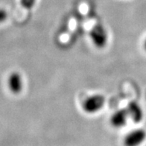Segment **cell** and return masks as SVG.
I'll return each instance as SVG.
<instances>
[{
  "label": "cell",
  "instance_id": "3957f363",
  "mask_svg": "<svg viewBox=\"0 0 146 146\" xmlns=\"http://www.w3.org/2000/svg\"><path fill=\"white\" fill-rule=\"evenodd\" d=\"M90 37L93 44L99 48L106 46L108 42V34L102 25H97L90 31Z\"/></svg>",
  "mask_w": 146,
  "mask_h": 146
},
{
  "label": "cell",
  "instance_id": "8992f818",
  "mask_svg": "<svg viewBox=\"0 0 146 146\" xmlns=\"http://www.w3.org/2000/svg\"><path fill=\"white\" fill-rule=\"evenodd\" d=\"M129 117L131 118L135 123H139L143 119V111L139 104L136 102H130L127 106Z\"/></svg>",
  "mask_w": 146,
  "mask_h": 146
},
{
  "label": "cell",
  "instance_id": "5b68a950",
  "mask_svg": "<svg viewBox=\"0 0 146 146\" xmlns=\"http://www.w3.org/2000/svg\"><path fill=\"white\" fill-rule=\"evenodd\" d=\"M128 117L129 115L126 108L118 110L110 117V124L113 127L121 128L126 125Z\"/></svg>",
  "mask_w": 146,
  "mask_h": 146
},
{
  "label": "cell",
  "instance_id": "ba28073f",
  "mask_svg": "<svg viewBox=\"0 0 146 146\" xmlns=\"http://www.w3.org/2000/svg\"><path fill=\"white\" fill-rule=\"evenodd\" d=\"M8 18V13L5 10L0 8V23H3Z\"/></svg>",
  "mask_w": 146,
  "mask_h": 146
},
{
  "label": "cell",
  "instance_id": "277c9868",
  "mask_svg": "<svg viewBox=\"0 0 146 146\" xmlns=\"http://www.w3.org/2000/svg\"><path fill=\"white\" fill-rule=\"evenodd\" d=\"M8 85L10 91L14 94H19L23 88V80L22 75L17 72H14L8 78Z\"/></svg>",
  "mask_w": 146,
  "mask_h": 146
},
{
  "label": "cell",
  "instance_id": "7a4b0ae2",
  "mask_svg": "<svg viewBox=\"0 0 146 146\" xmlns=\"http://www.w3.org/2000/svg\"><path fill=\"white\" fill-rule=\"evenodd\" d=\"M146 139V131L142 128L135 129L128 133L124 139L125 146H139Z\"/></svg>",
  "mask_w": 146,
  "mask_h": 146
},
{
  "label": "cell",
  "instance_id": "52a82bcc",
  "mask_svg": "<svg viewBox=\"0 0 146 146\" xmlns=\"http://www.w3.org/2000/svg\"><path fill=\"white\" fill-rule=\"evenodd\" d=\"M20 3L24 8L31 10L34 8L36 3V0H20Z\"/></svg>",
  "mask_w": 146,
  "mask_h": 146
},
{
  "label": "cell",
  "instance_id": "9c48e42d",
  "mask_svg": "<svg viewBox=\"0 0 146 146\" xmlns=\"http://www.w3.org/2000/svg\"><path fill=\"white\" fill-rule=\"evenodd\" d=\"M144 48H145V50L146 51V39L144 41Z\"/></svg>",
  "mask_w": 146,
  "mask_h": 146
},
{
  "label": "cell",
  "instance_id": "6da1fadb",
  "mask_svg": "<svg viewBox=\"0 0 146 146\" xmlns=\"http://www.w3.org/2000/svg\"><path fill=\"white\" fill-rule=\"evenodd\" d=\"M105 97L100 94H95L89 96L83 102L82 108L88 114L96 113L100 111L105 104Z\"/></svg>",
  "mask_w": 146,
  "mask_h": 146
}]
</instances>
